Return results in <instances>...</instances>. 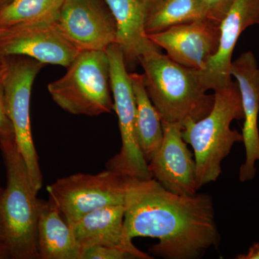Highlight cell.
I'll return each instance as SVG.
<instances>
[{"label": "cell", "mask_w": 259, "mask_h": 259, "mask_svg": "<svg viewBox=\"0 0 259 259\" xmlns=\"http://www.w3.org/2000/svg\"><path fill=\"white\" fill-rule=\"evenodd\" d=\"M136 103V136L147 163L161 146L163 138L161 118L148 96L144 75L130 74Z\"/></svg>", "instance_id": "ac0fdd59"}, {"label": "cell", "mask_w": 259, "mask_h": 259, "mask_svg": "<svg viewBox=\"0 0 259 259\" xmlns=\"http://www.w3.org/2000/svg\"><path fill=\"white\" fill-rule=\"evenodd\" d=\"M148 37L182 66L202 71L219 46L220 23L206 20L176 25Z\"/></svg>", "instance_id": "8fae6325"}, {"label": "cell", "mask_w": 259, "mask_h": 259, "mask_svg": "<svg viewBox=\"0 0 259 259\" xmlns=\"http://www.w3.org/2000/svg\"><path fill=\"white\" fill-rule=\"evenodd\" d=\"M124 232L136 237L157 238L149 251L167 259H196L219 244L212 199L207 194L180 195L154 179L127 177Z\"/></svg>", "instance_id": "6da1fadb"}, {"label": "cell", "mask_w": 259, "mask_h": 259, "mask_svg": "<svg viewBox=\"0 0 259 259\" xmlns=\"http://www.w3.org/2000/svg\"><path fill=\"white\" fill-rule=\"evenodd\" d=\"M3 190L0 187V197H1L2 194H3Z\"/></svg>", "instance_id": "f1b7e54d"}, {"label": "cell", "mask_w": 259, "mask_h": 259, "mask_svg": "<svg viewBox=\"0 0 259 259\" xmlns=\"http://www.w3.org/2000/svg\"><path fill=\"white\" fill-rule=\"evenodd\" d=\"M110 61V89L114 98V110L118 117L121 146L120 152L107 162V169L124 176L149 180L152 175L140 149L136 136V98L123 52L118 44L106 50Z\"/></svg>", "instance_id": "8992f818"}, {"label": "cell", "mask_w": 259, "mask_h": 259, "mask_svg": "<svg viewBox=\"0 0 259 259\" xmlns=\"http://www.w3.org/2000/svg\"><path fill=\"white\" fill-rule=\"evenodd\" d=\"M57 24L80 51H105L116 42L117 25L105 2L64 0Z\"/></svg>", "instance_id": "30bf717a"}, {"label": "cell", "mask_w": 259, "mask_h": 259, "mask_svg": "<svg viewBox=\"0 0 259 259\" xmlns=\"http://www.w3.org/2000/svg\"><path fill=\"white\" fill-rule=\"evenodd\" d=\"M206 19L210 20L200 0H159L148 5L145 28L148 35Z\"/></svg>", "instance_id": "d6986e66"}, {"label": "cell", "mask_w": 259, "mask_h": 259, "mask_svg": "<svg viewBox=\"0 0 259 259\" xmlns=\"http://www.w3.org/2000/svg\"><path fill=\"white\" fill-rule=\"evenodd\" d=\"M238 259H259V243H254L250 247L245 254L237 255Z\"/></svg>", "instance_id": "d4e9b609"}, {"label": "cell", "mask_w": 259, "mask_h": 259, "mask_svg": "<svg viewBox=\"0 0 259 259\" xmlns=\"http://www.w3.org/2000/svg\"><path fill=\"white\" fill-rule=\"evenodd\" d=\"M15 137L13 124L7 112L4 87L0 83V139Z\"/></svg>", "instance_id": "603a6c76"}, {"label": "cell", "mask_w": 259, "mask_h": 259, "mask_svg": "<svg viewBox=\"0 0 259 259\" xmlns=\"http://www.w3.org/2000/svg\"><path fill=\"white\" fill-rule=\"evenodd\" d=\"M7 69H8V65H7L6 60L5 58H3L2 61H0V83L3 82L4 80Z\"/></svg>", "instance_id": "484cf974"}, {"label": "cell", "mask_w": 259, "mask_h": 259, "mask_svg": "<svg viewBox=\"0 0 259 259\" xmlns=\"http://www.w3.org/2000/svg\"><path fill=\"white\" fill-rule=\"evenodd\" d=\"M81 259H138L132 252L118 247L92 246L81 248Z\"/></svg>", "instance_id": "44dd1931"}, {"label": "cell", "mask_w": 259, "mask_h": 259, "mask_svg": "<svg viewBox=\"0 0 259 259\" xmlns=\"http://www.w3.org/2000/svg\"><path fill=\"white\" fill-rule=\"evenodd\" d=\"M66 74L48 86L53 100L73 115L111 113L110 61L106 51H80Z\"/></svg>", "instance_id": "5b68a950"}, {"label": "cell", "mask_w": 259, "mask_h": 259, "mask_svg": "<svg viewBox=\"0 0 259 259\" xmlns=\"http://www.w3.org/2000/svg\"><path fill=\"white\" fill-rule=\"evenodd\" d=\"M126 179L110 169L97 175L79 173L59 179L47 191L70 226L95 209L124 204Z\"/></svg>", "instance_id": "ba28073f"}, {"label": "cell", "mask_w": 259, "mask_h": 259, "mask_svg": "<svg viewBox=\"0 0 259 259\" xmlns=\"http://www.w3.org/2000/svg\"><path fill=\"white\" fill-rule=\"evenodd\" d=\"M144 71L148 96L161 121L182 124L206 117L214 105V95H207L199 81L197 70L182 66L158 49L139 59Z\"/></svg>", "instance_id": "3957f363"}, {"label": "cell", "mask_w": 259, "mask_h": 259, "mask_svg": "<svg viewBox=\"0 0 259 259\" xmlns=\"http://www.w3.org/2000/svg\"><path fill=\"white\" fill-rule=\"evenodd\" d=\"M161 122L163 141L148 162V169L166 190L180 195H194L197 191L195 160L182 138V126Z\"/></svg>", "instance_id": "4fadbf2b"}, {"label": "cell", "mask_w": 259, "mask_h": 259, "mask_svg": "<svg viewBox=\"0 0 259 259\" xmlns=\"http://www.w3.org/2000/svg\"><path fill=\"white\" fill-rule=\"evenodd\" d=\"M5 258H10V255L4 225L0 214V259Z\"/></svg>", "instance_id": "cb8c5ba5"}, {"label": "cell", "mask_w": 259, "mask_h": 259, "mask_svg": "<svg viewBox=\"0 0 259 259\" xmlns=\"http://www.w3.org/2000/svg\"><path fill=\"white\" fill-rule=\"evenodd\" d=\"M64 0H10L0 8V31L30 24L57 21Z\"/></svg>", "instance_id": "ffe728a7"}, {"label": "cell", "mask_w": 259, "mask_h": 259, "mask_svg": "<svg viewBox=\"0 0 259 259\" xmlns=\"http://www.w3.org/2000/svg\"><path fill=\"white\" fill-rule=\"evenodd\" d=\"M117 25L116 44L123 52L126 65L139 61L148 51L158 49L145 28L147 5L142 0H103Z\"/></svg>", "instance_id": "2e32d148"}, {"label": "cell", "mask_w": 259, "mask_h": 259, "mask_svg": "<svg viewBox=\"0 0 259 259\" xmlns=\"http://www.w3.org/2000/svg\"><path fill=\"white\" fill-rule=\"evenodd\" d=\"M214 92V105L208 115L182 124V138L194 150L197 190L218 180L223 160L231 153L233 145L243 142L242 134L231 127L233 120L243 119L238 83L232 80Z\"/></svg>", "instance_id": "7a4b0ae2"}, {"label": "cell", "mask_w": 259, "mask_h": 259, "mask_svg": "<svg viewBox=\"0 0 259 259\" xmlns=\"http://www.w3.org/2000/svg\"><path fill=\"white\" fill-rule=\"evenodd\" d=\"M37 238L39 259H81V247L50 197L39 201Z\"/></svg>", "instance_id": "e0dca14e"}, {"label": "cell", "mask_w": 259, "mask_h": 259, "mask_svg": "<svg viewBox=\"0 0 259 259\" xmlns=\"http://www.w3.org/2000/svg\"><path fill=\"white\" fill-rule=\"evenodd\" d=\"M255 25H259V0H233L220 23L217 52L203 70L197 71L199 81L205 91H214L231 82L235 47L242 32Z\"/></svg>", "instance_id": "7c38bea8"}, {"label": "cell", "mask_w": 259, "mask_h": 259, "mask_svg": "<svg viewBox=\"0 0 259 259\" xmlns=\"http://www.w3.org/2000/svg\"><path fill=\"white\" fill-rule=\"evenodd\" d=\"M4 58L8 65L3 81L7 112L14 129L15 142L37 194L42 188V176L32 139L30 104L34 80L45 64L25 56Z\"/></svg>", "instance_id": "52a82bcc"}, {"label": "cell", "mask_w": 259, "mask_h": 259, "mask_svg": "<svg viewBox=\"0 0 259 259\" xmlns=\"http://www.w3.org/2000/svg\"><path fill=\"white\" fill-rule=\"evenodd\" d=\"M124 204L109 205L95 209L70 225L81 248L92 246L118 247L132 252L138 259H150L147 253L138 249L124 232Z\"/></svg>", "instance_id": "9a60e30c"}, {"label": "cell", "mask_w": 259, "mask_h": 259, "mask_svg": "<svg viewBox=\"0 0 259 259\" xmlns=\"http://www.w3.org/2000/svg\"><path fill=\"white\" fill-rule=\"evenodd\" d=\"M2 59H3V58H1V56H0V61H2Z\"/></svg>", "instance_id": "f546056e"}, {"label": "cell", "mask_w": 259, "mask_h": 259, "mask_svg": "<svg viewBox=\"0 0 259 259\" xmlns=\"http://www.w3.org/2000/svg\"><path fill=\"white\" fill-rule=\"evenodd\" d=\"M208 13L211 20L221 23L229 9L233 0H200Z\"/></svg>", "instance_id": "7402d4cb"}, {"label": "cell", "mask_w": 259, "mask_h": 259, "mask_svg": "<svg viewBox=\"0 0 259 259\" xmlns=\"http://www.w3.org/2000/svg\"><path fill=\"white\" fill-rule=\"evenodd\" d=\"M144 3H146V5H152L153 3H156V2L159 1V0H142Z\"/></svg>", "instance_id": "4316f807"}, {"label": "cell", "mask_w": 259, "mask_h": 259, "mask_svg": "<svg viewBox=\"0 0 259 259\" xmlns=\"http://www.w3.org/2000/svg\"><path fill=\"white\" fill-rule=\"evenodd\" d=\"M79 52L56 21L19 25L0 31L1 58L25 56L44 64L67 68Z\"/></svg>", "instance_id": "9c48e42d"}, {"label": "cell", "mask_w": 259, "mask_h": 259, "mask_svg": "<svg viewBox=\"0 0 259 259\" xmlns=\"http://www.w3.org/2000/svg\"><path fill=\"white\" fill-rule=\"evenodd\" d=\"M10 0H0V8H2V7L4 6L5 4H7V3H8V2H10Z\"/></svg>", "instance_id": "83f0119b"}, {"label": "cell", "mask_w": 259, "mask_h": 259, "mask_svg": "<svg viewBox=\"0 0 259 259\" xmlns=\"http://www.w3.org/2000/svg\"><path fill=\"white\" fill-rule=\"evenodd\" d=\"M231 74L239 88L244 119L241 134L245 160L240 168L239 179L242 182H248L254 179L255 163L259 162V68L253 53H243L233 61Z\"/></svg>", "instance_id": "5bb4252c"}, {"label": "cell", "mask_w": 259, "mask_h": 259, "mask_svg": "<svg viewBox=\"0 0 259 259\" xmlns=\"http://www.w3.org/2000/svg\"><path fill=\"white\" fill-rule=\"evenodd\" d=\"M7 172L6 188L0 197L10 258L39 259L37 226L39 201L15 137L0 139Z\"/></svg>", "instance_id": "277c9868"}]
</instances>
